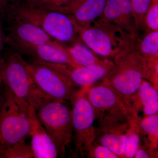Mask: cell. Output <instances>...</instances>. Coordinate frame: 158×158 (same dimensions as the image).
Listing matches in <instances>:
<instances>
[{
  "label": "cell",
  "instance_id": "6da1fadb",
  "mask_svg": "<svg viewBox=\"0 0 158 158\" xmlns=\"http://www.w3.org/2000/svg\"><path fill=\"white\" fill-rule=\"evenodd\" d=\"M131 43L113 58V65L102 82L117 91L131 107L132 97L142 82L147 80L154 85L157 81L158 59H145Z\"/></svg>",
  "mask_w": 158,
  "mask_h": 158
},
{
  "label": "cell",
  "instance_id": "7a4b0ae2",
  "mask_svg": "<svg viewBox=\"0 0 158 158\" xmlns=\"http://www.w3.org/2000/svg\"><path fill=\"white\" fill-rule=\"evenodd\" d=\"M99 131H127L135 124L134 110L119 93L102 82L85 88Z\"/></svg>",
  "mask_w": 158,
  "mask_h": 158
},
{
  "label": "cell",
  "instance_id": "3957f363",
  "mask_svg": "<svg viewBox=\"0 0 158 158\" xmlns=\"http://www.w3.org/2000/svg\"><path fill=\"white\" fill-rule=\"evenodd\" d=\"M5 57L3 85L9 88L22 105L27 107L31 106L37 110L46 103L54 100L37 88L28 67V62L20 53L10 51Z\"/></svg>",
  "mask_w": 158,
  "mask_h": 158
},
{
  "label": "cell",
  "instance_id": "277c9868",
  "mask_svg": "<svg viewBox=\"0 0 158 158\" xmlns=\"http://www.w3.org/2000/svg\"><path fill=\"white\" fill-rule=\"evenodd\" d=\"M10 18L33 24L60 42H74L78 36L69 15L59 11L31 7L23 2L9 8L4 20Z\"/></svg>",
  "mask_w": 158,
  "mask_h": 158
},
{
  "label": "cell",
  "instance_id": "5b68a950",
  "mask_svg": "<svg viewBox=\"0 0 158 158\" xmlns=\"http://www.w3.org/2000/svg\"><path fill=\"white\" fill-rule=\"evenodd\" d=\"M71 18L82 42L105 59H113L128 46L134 39L121 29L102 20L97 19L81 25Z\"/></svg>",
  "mask_w": 158,
  "mask_h": 158
},
{
  "label": "cell",
  "instance_id": "8992f818",
  "mask_svg": "<svg viewBox=\"0 0 158 158\" xmlns=\"http://www.w3.org/2000/svg\"><path fill=\"white\" fill-rule=\"evenodd\" d=\"M4 86L0 96V150L25 140L30 126V106L22 105L9 88Z\"/></svg>",
  "mask_w": 158,
  "mask_h": 158
},
{
  "label": "cell",
  "instance_id": "52a82bcc",
  "mask_svg": "<svg viewBox=\"0 0 158 158\" xmlns=\"http://www.w3.org/2000/svg\"><path fill=\"white\" fill-rule=\"evenodd\" d=\"M40 121L53 141L60 156H65L73 137L72 111L65 102L51 101L36 110Z\"/></svg>",
  "mask_w": 158,
  "mask_h": 158
},
{
  "label": "cell",
  "instance_id": "ba28073f",
  "mask_svg": "<svg viewBox=\"0 0 158 158\" xmlns=\"http://www.w3.org/2000/svg\"><path fill=\"white\" fill-rule=\"evenodd\" d=\"M72 103V118L75 153L80 154L83 157L88 155L96 138L97 130L94 125V111L86 95L85 88L78 91Z\"/></svg>",
  "mask_w": 158,
  "mask_h": 158
},
{
  "label": "cell",
  "instance_id": "9c48e42d",
  "mask_svg": "<svg viewBox=\"0 0 158 158\" xmlns=\"http://www.w3.org/2000/svg\"><path fill=\"white\" fill-rule=\"evenodd\" d=\"M28 67L37 88L54 100L72 102L79 91L75 85L62 74L53 68L33 59L28 62Z\"/></svg>",
  "mask_w": 158,
  "mask_h": 158
},
{
  "label": "cell",
  "instance_id": "30bf717a",
  "mask_svg": "<svg viewBox=\"0 0 158 158\" xmlns=\"http://www.w3.org/2000/svg\"><path fill=\"white\" fill-rule=\"evenodd\" d=\"M5 20L9 24V34L5 36L6 43L15 49L27 46L56 44L59 43L52 40L45 31L31 23L16 18Z\"/></svg>",
  "mask_w": 158,
  "mask_h": 158
},
{
  "label": "cell",
  "instance_id": "8fae6325",
  "mask_svg": "<svg viewBox=\"0 0 158 158\" xmlns=\"http://www.w3.org/2000/svg\"><path fill=\"white\" fill-rule=\"evenodd\" d=\"M50 66L68 78L76 86L87 88L102 80L113 66V62L109 59L103 64L93 67L70 66L52 64L40 61Z\"/></svg>",
  "mask_w": 158,
  "mask_h": 158
},
{
  "label": "cell",
  "instance_id": "7c38bea8",
  "mask_svg": "<svg viewBox=\"0 0 158 158\" xmlns=\"http://www.w3.org/2000/svg\"><path fill=\"white\" fill-rule=\"evenodd\" d=\"M98 19L116 26L133 38L139 34L130 0H106L103 12Z\"/></svg>",
  "mask_w": 158,
  "mask_h": 158
},
{
  "label": "cell",
  "instance_id": "4fadbf2b",
  "mask_svg": "<svg viewBox=\"0 0 158 158\" xmlns=\"http://www.w3.org/2000/svg\"><path fill=\"white\" fill-rule=\"evenodd\" d=\"M28 135L31 138V146L34 158H56L58 152L53 141L40 121L36 110L29 107Z\"/></svg>",
  "mask_w": 158,
  "mask_h": 158
},
{
  "label": "cell",
  "instance_id": "5bb4252c",
  "mask_svg": "<svg viewBox=\"0 0 158 158\" xmlns=\"http://www.w3.org/2000/svg\"><path fill=\"white\" fill-rule=\"evenodd\" d=\"M20 53L28 55L33 59L52 64L78 66L71 58L65 45L56 44L27 46L16 49Z\"/></svg>",
  "mask_w": 158,
  "mask_h": 158
},
{
  "label": "cell",
  "instance_id": "9a60e30c",
  "mask_svg": "<svg viewBox=\"0 0 158 158\" xmlns=\"http://www.w3.org/2000/svg\"><path fill=\"white\" fill-rule=\"evenodd\" d=\"M106 0H77L62 13L69 15L79 25H84L101 16Z\"/></svg>",
  "mask_w": 158,
  "mask_h": 158
},
{
  "label": "cell",
  "instance_id": "2e32d148",
  "mask_svg": "<svg viewBox=\"0 0 158 158\" xmlns=\"http://www.w3.org/2000/svg\"><path fill=\"white\" fill-rule=\"evenodd\" d=\"M66 48L71 58L79 66L93 67L103 64L108 59H100L98 55L85 45L80 38Z\"/></svg>",
  "mask_w": 158,
  "mask_h": 158
},
{
  "label": "cell",
  "instance_id": "e0dca14e",
  "mask_svg": "<svg viewBox=\"0 0 158 158\" xmlns=\"http://www.w3.org/2000/svg\"><path fill=\"white\" fill-rule=\"evenodd\" d=\"M127 131L121 130L99 131L98 136L95 138L97 140H95L94 143L107 148L118 156H121L124 153Z\"/></svg>",
  "mask_w": 158,
  "mask_h": 158
},
{
  "label": "cell",
  "instance_id": "ac0fdd59",
  "mask_svg": "<svg viewBox=\"0 0 158 158\" xmlns=\"http://www.w3.org/2000/svg\"><path fill=\"white\" fill-rule=\"evenodd\" d=\"M136 51L145 59H157L158 57V31L144 32L134 39Z\"/></svg>",
  "mask_w": 158,
  "mask_h": 158
},
{
  "label": "cell",
  "instance_id": "d6986e66",
  "mask_svg": "<svg viewBox=\"0 0 158 158\" xmlns=\"http://www.w3.org/2000/svg\"><path fill=\"white\" fill-rule=\"evenodd\" d=\"M138 92L146 116L157 114L158 94L153 84L144 80Z\"/></svg>",
  "mask_w": 158,
  "mask_h": 158
},
{
  "label": "cell",
  "instance_id": "ffe728a7",
  "mask_svg": "<svg viewBox=\"0 0 158 158\" xmlns=\"http://www.w3.org/2000/svg\"><path fill=\"white\" fill-rule=\"evenodd\" d=\"M0 158H32L34 157L31 145L21 140L11 146L0 150Z\"/></svg>",
  "mask_w": 158,
  "mask_h": 158
},
{
  "label": "cell",
  "instance_id": "44dd1931",
  "mask_svg": "<svg viewBox=\"0 0 158 158\" xmlns=\"http://www.w3.org/2000/svg\"><path fill=\"white\" fill-rule=\"evenodd\" d=\"M77 0H23L26 5L48 10L62 12Z\"/></svg>",
  "mask_w": 158,
  "mask_h": 158
},
{
  "label": "cell",
  "instance_id": "7402d4cb",
  "mask_svg": "<svg viewBox=\"0 0 158 158\" xmlns=\"http://www.w3.org/2000/svg\"><path fill=\"white\" fill-rule=\"evenodd\" d=\"M156 1L157 0H130L132 6L136 27L139 33L142 31L144 15Z\"/></svg>",
  "mask_w": 158,
  "mask_h": 158
},
{
  "label": "cell",
  "instance_id": "603a6c76",
  "mask_svg": "<svg viewBox=\"0 0 158 158\" xmlns=\"http://www.w3.org/2000/svg\"><path fill=\"white\" fill-rule=\"evenodd\" d=\"M137 128V125H134L127 133L125 147L123 155L124 157H135L136 152L139 149L140 138Z\"/></svg>",
  "mask_w": 158,
  "mask_h": 158
},
{
  "label": "cell",
  "instance_id": "cb8c5ba5",
  "mask_svg": "<svg viewBox=\"0 0 158 158\" xmlns=\"http://www.w3.org/2000/svg\"><path fill=\"white\" fill-rule=\"evenodd\" d=\"M158 31V2H154L144 15L141 31Z\"/></svg>",
  "mask_w": 158,
  "mask_h": 158
},
{
  "label": "cell",
  "instance_id": "d4e9b609",
  "mask_svg": "<svg viewBox=\"0 0 158 158\" xmlns=\"http://www.w3.org/2000/svg\"><path fill=\"white\" fill-rule=\"evenodd\" d=\"M140 127L151 138L157 141L158 138V116L157 114L146 116L141 120Z\"/></svg>",
  "mask_w": 158,
  "mask_h": 158
},
{
  "label": "cell",
  "instance_id": "484cf974",
  "mask_svg": "<svg viewBox=\"0 0 158 158\" xmlns=\"http://www.w3.org/2000/svg\"><path fill=\"white\" fill-rule=\"evenodd\" d=\"M94 146V144L89 150L88 155L90 157L95 158H117L118 156L115 154L107 148L97 144Z\"/></svg>",
  "mask_w": 158,
  "mask_h": 158
},
{
  "label": "cell",
  "instance_id": "4316f807",
  "mask_svg": "<svg viewBox=\"0 0 158 158\" xmlns=\"http://www.w3.org/2000/svg\"><path fill=\"white\" fill-rule=\"evenodd\" d=\"M23 0H0V24L5 19L7 11L11 6L22 2Z\"/></svg>",
  "mask_w": 158,
  "mask_h": 158
},
{
  "label": "cell",
  "instance_id": "83f0119b",
  "mask_svg": "<svg viewBox=\"0 0 158 158\" xmlns=\"http://www.w3.org/2000/svg\"><path fill=\"white\" fill-rule=\"evenodd\" d=\"M135 158H150V156L148 154V153L143 149H138L136 153L135 156Z\"/></svg>",
  "mask_w": 158,
  "mask_h": 158
},
{
  "label": "cell",
  "instance_id": "f1b7e54d",
  "mask_svg": "<svg viewBox=\"0 0 158 158\" xmlns=\"http://www.w3.org/2000/svg\"><path fill=\"white\" fill-rule=\"evenodd\" d=\"M5 62V57L0 56V86L3 85L2 70Z\"/></svg>",
  "mask_w": 158,
  "mask_h": 158
},
{
  "label": "cell",
  "instance_id": "f546056e",
  "mask_svg": "<svg viewBox=\"0 0 158 158\" xmlns=\"http://www.w3.org/2000/svg\"><path fill=\"white\" fill-rule=\"evenodd\" d=\"M6 43V37L3 33L2 27L0 26V52L4 48V44Z\"/></svg>",
  "mask_w": 158,
  "mask_h": 158
}]
</instances>
